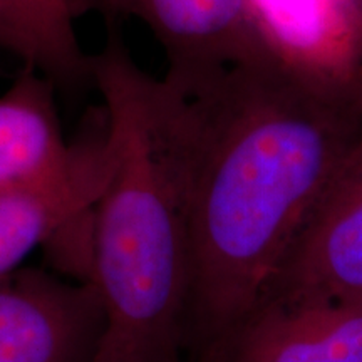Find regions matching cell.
Returning a JSON list of instances; mask_svg holds the SVG:
<instances>
[{"instance_id": "obj_1", "label": "cell", "mask_w": 362, "mask_h": 362, "mask_svg": "<svg viewBox=\"0 0 362 362\" xmlns=\"http://www.w3.org/2000/svg\"><path fill=\"white\" fill-rule=\"evenodd\" d=\"M188 96L197 115L188 337L202 362H215L361 136L362 86L317 83L265 56Z\"/></svg>"}, {"instance_id": "obj_2", "label": "cell", "mask_w": 362, "mask_h": 362, "mask_svg": "<svg viewBox=\"0 0 362 362\" xmlns=\"http://www.w3.org/2000/svg\"><path fill=\"white\" fill-rule=\"evenodd\" d=\"M107 168L93 208V285L104 307L94 362H180L192 297L193 99L134 61L116 27L90 56Z\"/></svg>"}, {"instance_id": "obj_3", "label": "cell", "mask_w": 362, "mask_h": 362, "mask_svg": "<svg viewBox=\"0 0 362 362\" xmlns=\"http://www.w3.org/2000/svg\"><path fill=\"white\" fill-rule=\"evenodd\" d=\"M74 16L134 17L166 56L165 78L187 94L225 72L272 56L253 24L247 0H71Z\"/></svg>"}, {"instance_id": "obj_4", "label": "cell", "mask_w": 362, "mask_h": 362, "mask_svg": "<svg viewBox=\"0 0 362 362\" xmlns=\"http://www.w3.org/2000/svg\"><path fill=\"white\" fill-rule=\"evenodd\" d=\"M357 300H362V133L312 208L259 305Z\"/></svg>"}, {"instance_id": "obj_5", "label": "cell", "mask_w": 362, "mask_h": 362, "mask_svg": "<svg viewBox=\"0 0 362 362\" xmlns=\"http://www.w3.org/2000/svg\"><path fill=\"white\" fill-rule=\"evenodd\" d=\"M104 322L93 284L44 269L0 279V362H94Z\"/></svg>"}, {"instance_id": "obj_6", "label": "cell", "mask_w": 362, "mask_h": 362, "mask_svg": "<svg viewBox=\"0 0 362 362\" xmlns=\"http://www.w3.org/2000/svg\"><path fill=\"white\" fill-rule=\"evenodd\" d=\"M272 56L317 83L362 86V0H247Z\"/></svg>"}, {"instance_id": "obj_7", "label": "cell", "mask_w": 362, "mask_h": 362, "mask_svg": "<svg viewBox=\"0 0 362 362\" xmlns=\"http://www.w3.org/2000/svg\"><path fill=\"white\" fill-rule=\"evenodd\" d=\"M215 362H362V300L262 304Z\"/></svg>"}, {"instance_id": "obj_8", "label": "cell", "mask_w": 362, "mask_h": 362, "mask_svg": "<svg viewBox=\"0 0 362 362\" xmlns=\"http://www.w3.org/2000/svg\"><path fill=\"white\" fill-rule=\"evenodd\" d=\"M107 168L104 121L83 141L76 165L40 187L0 193V279L21 269L35 248L47 247L67 225L93 211Z\"/></svg>"}, {"instance_id": "obj_9", "label": "cell", "mask_w": 362, "mask_h": 362, "mask_svg": "<svg viewBox=\"0 0 362 362\" xmlns=\"http://www.w3.org/2000/svg\"><path fill=\"white\" fill-rule=\"evenodd\" d=\"M54 88L44 74L24 67L0 94V193L51 183L78 161L84 139L66 141Z\"/></svg>"}, {"instance_id": "obj_10", "label": "cell", "mask_w": 362, "mask_h": 362, "mask_svg": "<svg viewBox=\"0 0 362 362\" xmlns=\"http://www.w3.org/2000/svg\"><path fill=\"white\" fill-rule=\"evenodd\" d=\"M74 19L71 0H0V47L56 86L74 88L90 81Z\"/></svg>"}]
</instances>
